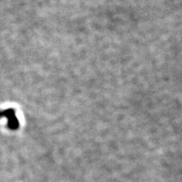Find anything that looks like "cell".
Instances as JSON below:
<instances>
[{
    "label": "cell",
    "mask_w": 182,
    "mask_h": 182,
    "mask_svg": "<svg viewBox=\"0 0 182 182\" xmlns=\"http://www.w3.org/2000/svg\"><path fill=\"white\" fill-rule=\"evenodd\" d=\"M0 117H5L8 118V127L12 130H15L19 126V121L15 115L14 109H9L0 112Z\"/></svg>",
    "instance_id": "obj_1"
}]
</instances>
